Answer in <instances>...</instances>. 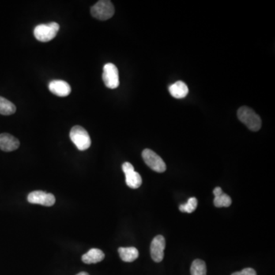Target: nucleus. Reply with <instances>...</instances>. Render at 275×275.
I'll return each mask as SVG.
<instances>
[{
  "label": "nucleus",
  "instance_id": "1",
  "mask_svg": "<svg viewBox=\"0 0 275 275\" xmlns=\"http://www.w3.org/2000/svg\"><path fill=\"white\" fill-rule=\"evenodd\" d=\"M239 120L253 132H257L261 127V119L254 110L248 106H242L237 112Z\"/></svg>",
  "mask_w": 275,
  "mask_h": 275
},
{
  "label": "nucleus",
  "instance_id": "2",
  "mask_svg": "<svg viewBox=\"0 0 275 275\" xmlns=\"http://www.w3.org/2000/svg\"><path fill=\"white\" fill-rule=\"evenodd\" d=\"M59 29V24L54 22L48 24H41L35 27L34 35L35 39L39 42H50L55 38Z\"/></svg>",
  "mask_w": 275,
  "mask_h": 275
},
{
  "label": "nucleus",
  "instance_id": "3",
  "mask_svg": "<svg viewBox=\"0 0 275 275\" xmlns=\"http://www.w3.org/2000/svg\"><path fill=\"white\" fill-rule=\"evenodd\" d=\"M91 12L92 17L101 21H105L114 16L115 8L111 1L100 0L91 8Z\"/></svg>",
  "mask_w": 275,
  "mask_h": 275
},
{
  "label": "nucleus",
  "instance_id": "4",
  "mask_svg": "<svg viewBox=\"0 0 275 275\" xmlns=\"http://www.w3.org/2000/svg\"><path fill=\"white\" fill-rule=\"evenodd\" d=\"M70 138L80 151H85L91 147V137L87 131L81 126H73L70 130Z\"/></svg>",
  "mask_w": 275,
  "mask_h": 275
},
{
  "label": "nucleus",
  "instance_id": "5",
  "mask_svg": "<svg viewBox=\"0 0 275 275\" xmlns=\"http://www.w3.org/2000/svg\"><path fill=\"white\" fill-rule=\"evenodd\" d=\"M142 159L145 164L153 171L158 173H163L166 171V164L164 160L152 150L148 148L144 150L142 152Z\"/></svg>",
  "mask_w": 275,
  "mask_h": 275
},
{
  "label": "nucleus",
  "instance_id": "6",
  "mask_svg": "<svg viewBox=\"0 0 275 275\" xmlns=\"http://www.w3.org/2000/svg\"><path fill=\"white\" fill-rule=\"evenodd\" d=\"M103 80L105 86L110 89H115L119 86L118 68L115 65L108 63L104 65Z\"/></svg>",
  "mask_w": 275,
  "mask_h": 275
},
{
  "label": "nucleus",
  "instance_id": "7",
  "mask_svg": "<svg viewBox=\"0 0 275 275\" xmlns=\"http://www.w3.org/2000/svg\"><path fill=\"white\" fill-rule=\"evenodd\" d=\"M122 171L126 175V183L130 188L137 189L142 183V179L138 173L135 171L134 167L129 162H125L122 166Z\"/></svg>",
  "mask_w": 275,
  "mask_h": 275
},
{
  "label": "nucleus",
  "instance_id": "8",
  "mask_svg": "<svg viewBox=\"0 0 275 275\" xmlns=\"http://www.w3.org/2000/svg\"><path fill=\"white\" fill-rule=\"evenodd\" d=\"M55 197L52 193H47L42 190L31 192L28 196L30 204H40L46 206H51L55 204Z\"/></svg>",
  "mask_w": 275,
  "mask_h": 275
},
{
  "label": "nucleus",
  "instance_id": "9",
  "mask_svg": "<svg viewBox=\"0 0 275 275\" xmlns=\"http://www.w3.org/2000/svg\"><path fill=\"white\" fill-rule=\"evenodd\" d=\"M165 239L159 235L155 236L151 244V256L155 262H160L164 259V251L165 249Z\"/></svg>",
  "mask_w": 275,
  "mask_h": 275
},
{
  "label": "nucleus",
  "instance_id": "10",
  "mask_svg": "<svg viewBox=\"0 0 275 275\" xmlns=\"http://www.w3.org/2000/svg\"><path fill=\"white\" fill-rule=\"evenodd\" d=\"M49 91L56 96H68L71 92V87L68 83L64 80H52L48 85Z\"/></svg>",
  "mask_w": 275,
  "mask_h": 275
},
{
  "label": "nucleus",
  "instance_id": "11",
  "mask_svg": "<svg viewBox=\"0 0 275 275\" xmlns=\"http://www.w3.org/2000/svg\"><path fill=\"white\" fill-rule=\"evenodd\" d=\"M20 145V141L12 135L8 133H2L0 135V149L3 152H13L19 148Z\"/></svg>",
  "mask_w": 275,
  "mask_h": 275
},
{
  "label": "nucleus",
  "instance_id": "12",
  "mask_svg": "<svg viewBox=\"0 0 275 275\" xmlns=\"http://www.w3.org/2000/svg\"><path fill=\"white\" fill-rule=\"evenodd\" d=\"M213 194L215 196L214 205L216 207H228L232 204L231 197L223 193L219 186L213 190Z\"/></svg>",
  "mask_w": 275,
  "mask_h": 275
},
{
  "label": "nucleus",
  "instance_id": "13",
  "mask_svg": "<svg viewBox=\"0 0 275 275\" xmlns=\"http://www.w3.org/2000/svg\"><path fill=\"white\" fill-rule=\"evenodd\" d=\"M168 90H169L171 96L177 99L184 98L186 95L188 94L189 92L188 87L183 81H178V82L171 84Z\"/></svg>",
  "mask_w": 275,
  "mask_h": 275
},
{
  "label": "nucleus",
  "instance_id": "14",
  "mask_svg": "<svg viewBox=\"0 0 275 275\" xmlns=\"http://www.w3.org/2000/svg\"><path fill=\"white\" fill-rule=\"evenodd\" d=\"M104 258L105 254L100 249H92L82 256V261L85 264L91 265L100 262Z\"/></svg>",
  "mask_w": 275,
  "mask_h": 275
},
{
  "label": "nucleus",
  "instance_id": "15",
  "mask_svg": "<svg viewBox=\"0 0 275 275\" xmlns=\"http://www.w3.org/2000/svg\"><path fill=\"white\" fill-rule=\"evenodd\" d=\"M118 252L121 259L125 262H133L139 255L138 249L135 247H121L118 249Z\"/></svg>",
  "mask_w": 275,
  "mask_h": 275
},
{
  "label": "nucleus",
  "instance_id": "16",
  "mask_svg": "<svg viewBox=\"0 0 275 275\" xmlns=\"http://www.w3.org/2000/svg\"><path fill=\"white\" fill-rule=\"evenodd\" d=\"M16 106L12 102L2 96H0V114L1 115H12L16 113Z\"/></svg>",
  "mask_w": 275,
  "mask_h": 275
},
{
  "label": "nucleus",
  "instance_id": "17",
  "mask_svg": "<svg viewBox=\"0 0 275 275\" xmlns=\"http://www.w3.org/2000/svg\"><path fill=\"white\" fill-rule=\"evenodd\" d=\"M191 275H206V265L203 260L196 259L190 267Z\"/></svg>",
  "mask_w": 275,
  "mask_h": 275
},
{
  "label": "nucleus",
  "instance_id": "18",
  "mask_svg": "<svg viewBox=\"0 0 275 275\" xmlns=\"http://www.w3.org/2000/svg\"><path fill=\"white\" fill-rule=\"evenodd\" d=\"M197 204H198V202H197V200L196 197H190L186 204L180 205V210H181V212L191 213V212H193V211L197 209Z\"/></svg>",
  "mask_w": 275,
  "mask_h": 275
},
{
  "label": "nucleus",
  "instance_id": "19",
  "mask_svg": "<svg viewBox=\"0 0 275 275\" xmlns=\"http://www.w3.org/2000/svg\"><path fill=\"white\" fill-rule=\"evenodd\" d=\"M232 275H257L255 271L252 268H245L241 272H235Z\"/></svg>",
  "mask_w": 275,
  "mask_h": 275
},
{
  "label": "nucleus",
  "instance_id": "20",
  "mask_svg": "<svg viewBox=\"0 0 275 275\" xmlns=\"http://www.w3.org/2000/svg\"><path fill=\"white\" fill-rule=\"evenodd\" d=\"M77 275H90L89 274L87 273V272H80V273L77 274Z\"/></svg>",
  "mask_w": 275,
  "mask_h": 275
}]
</instances>
